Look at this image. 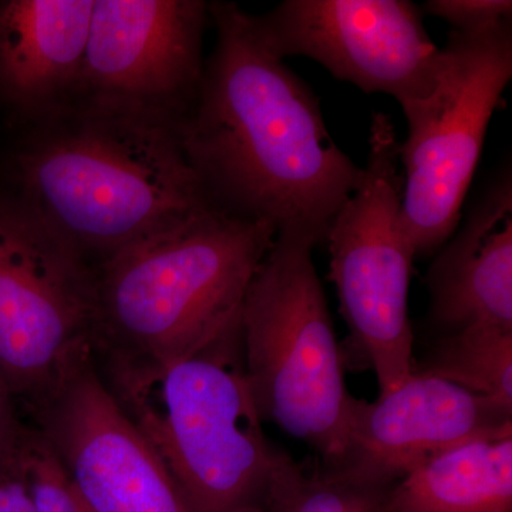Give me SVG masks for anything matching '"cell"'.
<instances>
[{"mask_svg":"<svg viewBox=\"0 0 512 512\" xmlns=\"http://www.w3.org/2000/svg\"><path fill=\"white\" fill-rule=\"evenodd\" d=\"M423 15L446 20L451 30L477 32L512 20L511 0H429Z\"/></svg>","mask_w":512,"mask_h":512,"instance_id":"obj_19","label":"cell"},{"mask_svg":"<svg viewBox=\"0 0 512 512\" xmlns=\"http://www.w3.org/2000/svg\"><path fill=\"white\" fill-rule=\"evenodd\" d=\"M37 124L18 194L90 266L214 207L173 121L80 97Z\"/></svg>","mask_w":512,"mask_h":512,"instance_id":"obj_2","label":"cell"},{"mask_svg":"<svg viewBox=\"0 0 512 512\" xmlns=\"http://www.w3.org/2000/svg\"><path fill=\"white\" fill-rule=\"evenodd\" d=\"M436 93L406 114L399 146L402 215L416 256H433L454 234L483 154L491 117L512 77L511 20L477 30H451Z\"/></svg>","mask_w":512,"mask_h":512,"instance_id":"obj_7","label":"cell"},{"mask_svg":"<svg viewBox=\"0 0 512 512\" xmlns=\"http://www.w3.org/2000/svg\"><path fill=\"white\" fill-rule=\"evenodd\" d=\"M92 266L15 195H0V375L39 402L92 349Z\"/></svg>","mask_w":512,"mask_h":512,"instance_id":"obj_8","label":"cell"},{"mask_svg":"<svg viewBox=\"0 0 512 512\" xmlns=\"http://www.w3.org/2000/svg\"><path fill=\"white\" fill-rule=\"evenodd\" d=\"M393 485L365 483L339 468L286 453L262 512H386Z\"/></svg>","mask_w":512,"mask_h":512,"instance_id":"obj_17","label":"cell"},{"mask_svg":"<svg viewBox=\"0 0 512 512\" xmlns=\"http://www.w3.org/2000/svg\"><path fill=\"white\" fill-rule=\"evenodd\" d=\"M29 412L94 511L188 512L156 451L104 382L92 349Z\"/></svg>","mask_w":512,"mask_h":512,"instance_id":"obj_10","label":"cell"},{"mask_svg":"<svg viewBox=\"0 0 512 512\" xmlns=\"http://www.w3.org/2000/svg\"><path fill=\"white\" fill-rule=\"evenodd\" d=\"M386 512H512V436L427 461L393 485Z\"/></svg>","mask_w":512,"mask_h":512,"instance_id":"obj_15","label":"cell"},{"mask_svg":"<svg viewBox=\"0 0 512 512\" xmlns=\"http://www.w3.org/2000/svg\"><path fill=\"white\" fill-rule=\"evenodd\" d=\"M204 0H94L80 97L180 126L200 89Z\"/></svg>","mask_w":512,"mask_h":512,"instance_id":"obj_11","label":"cell"},{"mask_svg":"<svg viewBox=\"0 0 512 512\" xmlns=\"http://www.w3.org/2000/svg\"><path fill=\"white\" fill-rule=\"evenodd\" d=\"M413 372L512 406V332L468 329L437 336Z\"/></svg>","mask_w":512,"mask_h":512,"instance_id":"obj_16","label":"cell"},{"mask_svg":"<svg viewBox=\"0 0 512 512\" xmlns=\"http://www.w3.org/2000/svg\"><path fill=\"white\" fill-rule=\"evenodd\" d=\"M316 245L276 235L242 305V353L262 423L275 424L335 466L355 396L346 387L342 350L313 264Z\"/></svg>","mask_w":512,"mask_h":512,"instance_id":"obj_5","label":"cell"},{"mask_svg":"<svg viewBox=\"0 0 512 512\" xmlns=\"http://www.w3.org/2000/svg\"><path fill=\"white\" fill-rule=\"evenodd\" d=\"M15 399L0 375V470L19 463L20 448L28 431L16 416Z\"/></svg>","mask_w":512,"mask_h":512,"instance_id":"obj_20","label":"cell"},{"mask_svg":"<svg viewBox=\"0 0 512 512\" xmlns=\"http://www.w3.org/2000/svg\"><path fill=\"white\" fill-rule=\"evenodd\" d=\"M409 0H284L254 15L265 46L308 57L335 79L393 97L404 116L436 93L446 56Z\"/></svg>","mask_w":512,"mask_h":512,"instance_id":"obj_9","label":"cell"},{"mask_svg":"<svg viewBox=\"0 0 512 512\" xmlns=\"http://www.w3.org/2000/svg\"><path fill=\"white\" fill-rule=\"evenodd\" d=\"M99 370L188 512L264 511L286 451L266 437L249 392L241 322L170 365Z\"/></svg>","mask_w":512,"mask_h":512,"instance_id":"obj_4","label":"cell"},{"mask_svg":"<svg viewBox=\"0 0 512 512\" xmlns=\"http://www.w3.org/2000/svg\"><path fill=\"white\" fill-rule=\"evenodd\" d=\"M19 464L37 512H96L36 430L26 431Z\"/></svg>","mask_w":512,"mask_h":512,"instance_id":"obj_18","label":"cell"},{"mask_svg":"<svg viewBox=\"0 0 512 512\" xmlns=\"http://www.w3.org/2000/svg\"><path fill=\"white\" fill-rule=\"evenodd\" d=\"M94 0H0V99L40 123L79 99Z\"/></svg>","mask_w":512,"mask_h":512,"instance_id":"obj_14","label":"cell"},{"mask_svg":"<svg viewBox=\"0 0 512 512\" xmlns=\"http://www.w3.org/2000/svg\"><path fill=\"white\" fill-rule=\"evenodd\" d=\"M507 436L510 404L413 372L375 402L353 397L345 451L332 467L365 483L394 485L448 450Z\"/></svg>","mask_w":512,"mask_h":512,"instance_id":"obj_12","label":"cell"},{"mask_svg":"<svg viewBox=\"0 0 512 512\" xmlns=\"http://www.w3.org/2000/svg\"><path fill=\"white\" fill-rule=\"evenodd\" d=\"M399 140L387 114H373L359 184L326 234L349 345L372 367L380 396L413 373L409 288L417 258L402 215Z\"/></svg>","mask_w":512,"mask_h":512,"instance_id":"obj_6","label":"cell"},{"mask_svg":"<svg viewBox=\"0 0 512 512\" xmlns=\"http://www.w3.org/2000/svg\"><path fill=\"white\" fill-rule=\"evenodd\" d=\"M275 237L208 207L92 266L97 366L170 365L235 328Z\"/></svg>","mask_w":512,"mask_h":512,"instance_id":"obj_3","label":"cell"},{"mask_svg":"<svg viewBox=\"0 0 512 512\" xmlns=\"http://www.w3.org/2000/svg\"><path fill=\"white\" fill-rule=\"evenodd\" d=\"M424 284L437 335L468 329L512 332V174L488 183L454 234L433 255Z\"/></svg>","mask_w":512,"mask_h":512,"instance_id":"obj_13","label":"cell"},{"mask_svg":"<svg viewBox=\"0 0 512 512\" xmlns=\"http://www.w3.org/2000/svg\"><path fill=\"white\" fill-rule=\"evenodd\" d=\"M0 512H37L19 463L0 470Z\"/></svg>","mask_w":512,"mask_h":512,"instance_id":"obj_21","label":"cell"},{"mask_svg":"<svg viewBox=\"0 0 512 512\" xmlns=\"http://www.w3.org/2000/svg\"><path fill=\"white\" fill-rule=\"evenodd\" d=\"M210 20L217 42L178 126L188 163L217 210L322 244L362 167L330 136L309 84L262 42L254 15L215 0Z\"/></svg>","mask_w":512,"mask_h":512,"instance_id":"obj_1","label":"cell"}]
</instances>
